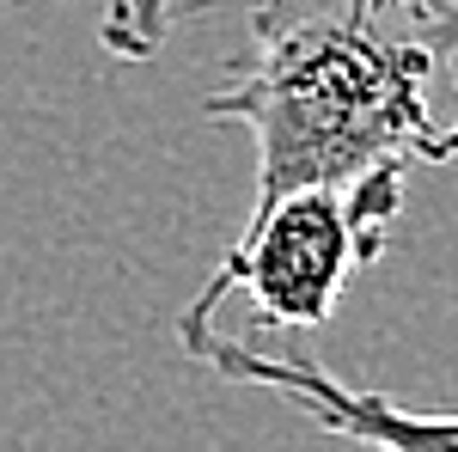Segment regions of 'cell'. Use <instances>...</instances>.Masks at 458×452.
Wrapping results in <instances>:
<instances>
[{"label":"cell","mask_w":458,"mask_h":452,"mask_svg":"<svg viewBox=\"0 0 458 452\" xmlns=\"http://www.w3.org/2000/svg\"><path fill=\"white\" fill-rule=\"evenodd\" d=\"M257 147V202L293 183L458 159V0H245V62L202 98Z\"/></svg>","instance_id":"1"},{"label":"cell","mask_w":458,"mask_h":452,"mask_svg":"<svg viewBox=\"0 0 458 452\" xmlns=\"http://www.w3.org/2000/svg\"><path fill=\"white\" fill-rule=\"evenodd\" d=\"M410 172L343 177V183H293L269 202H250L245 233L226 244L202 294L177 312V330L214 324L226 294H245L257 324L269 330H324L349 281L386 257V239L403 214Z\"/></svg>","instance_id":"2"},{"label":"cell","mask_w":458,"mask_h":452,"mask_svg":"<svg viewBox=\"0 0 458 452\" xmlns=\"http://www.w3.org/2000/svg\"><path fill=\"white\" fill-rule=\"evenodd\" d=\"M177 343L190 361L214 367L220 380L233 385H257L269 397L293 404L300 416L324 428L330 440H367V447H458V416H434V410H410L386 391H354L343 385L324 361L312 354H257V348L220 337L214 324H196V330H177Z\"/></svg>","instance_id":"3"},{"label":"cell","mask_w":458,"mask_h":452,"mask_svg":"<svg viewBox=\"0 0 458 452\" xmlns=\"http://www.w3.org/2000/svg\"><path fill=\"white\" fill-rule=\"evenodd\" d=\"M177 25V0H110L98 19V43L116 62H153Z\"/></svg>","instance_id":"4"}]
</instances>
